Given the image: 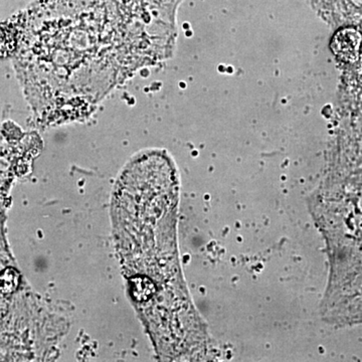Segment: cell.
<instances>
[{
	"label": "cell",
	"mask_w": 362,
	"mask_h": 362,
	"mask_svg": "<svg viewBox=\"0 0 362 362\" xmlns=\"http://www.w3.org/2000/svg\"><path fill=\"white\" fill-rule=\"evenodd\" d=\"M361 33L354 28L338 30L331 40V49L337 59L344 63H354L361 54Z\"/></svg>",
	"instance_id": "1"
},
{
	"label": "cell",
	"mask_w": 362,
	"mask_h": 362,
	"mask_svg": "<svg viewBox=\"0 0 362 362\" xmlns=\"http://www.w3.org/2000/svg\"><path fill=\"white\" fill-rule=\"evenodd\" d=\"M18 285V274L13 269H6L0 274V291L13 292Z\"/></svg>",
	"instance_id": "2"
}]
</instances>
